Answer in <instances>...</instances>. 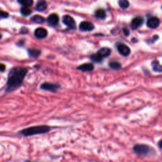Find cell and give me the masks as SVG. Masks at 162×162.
Masks as SVG:
<instances>
[{"label": "cell", "mask_w": 162, "mask_h": 162, "mask_svg": "<svg viewBox=\"0 0 162 162\" xmlns=\"http://www.w3.org/2000/svg\"><path fill=\"white\" fill-rule=\"evenodd\" d=\"M63 22L64 24L70 28L71 29H75L76 24L74 19L70 16V15H66L63 17Z\"/></svg>", "instance_id": "obj_5"}, {"label": "cell", "mask_w": 162, "mask_h": 162, "mask_svg": "<svg viewBox=\"0 0 162 162\" xmlns=\"http://www.w3.org/2000/svg\"><path fill=\"white\" fill-rule=\"evenodd\" d=\"M40 88L41 89L44 90V91H50V92H55L56 91H57L60 88V86L59 84H53V83H50V82H44L41 85Z\"/></svg>", "instance_id": "obj_4"}, {"label": "cell", "mask_w": 162, "mask_h": 162, "mask_svg": "<svg viewBox=\"0 0 162 162\" xmlns=\"http://www.w3.org/2000/svg\"><path fill=\"white\" fill-rule=\"evenodd\" d=\"M99 55L101 56L103 58L109 57L111 54V50L109 48H102L100 49L97 53Z\"/></svg>", "instance_id": "obj_13"}, {"label": "cell", "mask_w": 162, "mask_h": 162, "mask_svg": "<svg viewBox=\"0 0 162 162\" xmlns=\"http://www.w3.org/2000/svg\"><path fill=\"white\" fill-rule=\"evenodd\" d=\"M152 66L153 68V70L155 72H162V66L157 61H153L152 63Z\"/></svg>", "instance_id": "obj_19"}, {"label": "cell", "mask_w": 162, "mask_h": 162, "mask_svg": "<svg viewBox=\"0 0 162 162\" xmlns=\"http://www.w3.org/2000/svg\"><path fill=\"white\" fill-rule=\"evenodd\" d=\"M119 4L122 9H126L129 6V2L128 0H119Z\"/></svg>", "instance_id": "obj_23"}, {"label": "cell", "mask_w": 162, "mask_h": 162, "mask_svg": "<svg viewBox=\"0 0 162 162\" xmlns=\"http://www.w3.org/2000/svg\"><path fill=\"white\" fill-rule=\"evenodd\" d=\"M9 16V13H7L5 11L0 10V17L1 18H7Z\"/></svg>", "instance_id": "obj_24"}, {"label": "cell", "mask_w": 162, "mask_h": 162, "mask_svg": "<svg viewBox=\"0 0 162 162\" xmlns=\"http://www.w3.org/2000/svg\"><path fill=\"white\" fill-rule=\"evenodd\" d=\"M144 22V19L142 17L138 16L135 17L131 22V27L133 29H137L140 27Z\"/></svg>", "instance_id": "obj_8"}, {"label": "cell", "mask_w": 162, "mask_h": 162, "mask_svg": "<svg viewBox=\"0 0 162 162\" xmlns=\"http://www.w3.org/2000/svg\"><path fill=\"white\" fill-rule=\"evenodd\" d=\"M32 22L36 23V24H42L44 22V18L41 15H35L34 17L31 18Z\"/></svg>", "instance_id": "obj_16"}, {"label": "cell", "mask_w": 162, "mask_h": 162, "mask_svg": "<svg viewBox=\"0 0 162 162\" xmlns=\"http://www.w3.org/2000/svg\"><path fill=\"white\" fill-rule=\"evenodd\" d=\"M109 66L111 68L113 69V70H119V69H120V68L122 67V65L120 64V63L115 61L110 62Z\"/></svg>", "instance_id": "obj_18"}, {"label": "cell", "mask_w": 162, "mask_h": 162, "mask_svg": "<svg viewBox=\"0 0 162 162\" xmlns=\"http://www.w3.org/2000/svg\"><path fill=\"white\" fill-rule=\"evenodd\" d=\"M78 69L82 72H91L93 71L94 65L92 64H84L78 67Z\"/></svg>", "instance_id": "obj_12"}, {"label": "cell", "mask_w": 162, "mask_h": 162, "mask_svg": "<svg viewBox=\"0 0 162 162\" xmlns=\"http://www.w3.org/2000/svg\"><path fill=\"white\" fill-rule=\"evenodd\" d=\"M27 72L26 68L21 67L12 68L8 75L6 91L9 92L18 89L24 81Z\"/></svg>", "instance_id": "obj_1"}, {"label": "cell", "mask_w": 162, "mask_h": 162, "mask_svg": "<svg viewBox=\"0 0 162 162\" xmlns=\"http://www.w3.org/2000/svg\"><path fill=\"white\" fill-rule=\"evenodd\" d=\"M91 59L92 60V61H93L94 62L96 63H101L103 60V58L100 55H99L98 53L92 55L91 57Z\"/></svg>", "instance_id": "obj_21"}, {"label": "cell", "mask_w": 162, "mask_h": 162, "mask_svg": "<svg viewBox=\"0 0 162 162\" xmlns=\"http://www.w3.org/2000/svg\"><path fill=\"white\" fill-rule=\"evenodd\" d=\"M95 16L99 19H105L106 18V12L103 9H99L98 10L96 13H95Z\"/></svg>", "instance_id": "obj_17"}, {"label": "cell", "mask_w": 162, "mask_h": 162, "mask_svg": "<svg viewBox=\"0 0 162 162\" xmlns=\"http://www.w3.org/2000/svg\"><path fill=\"white\" fill-rule=\"evenodd\" d=\"M26 162H33V161H26Z\"/></svg>", "instance_id": "obj_29"}, {"label": "cell", "mask_w": 162, "mask_h": 162, "mask_svg": "<svg viewBox=\"0 0 162 162\" xmlns=\"http://www.w3.org/2000/svg\"><path fill=\"white\" fill-rule=\"evenodd\" d=\"M48 22L50 26H55L58 24L59 22V17L58 15L55 13L51 14L50 16L48 17Z\"/></svg>", "instance_id": "obj_11"}, {"label": "cell", "mask_w": 162, "mask_h": 162, "mask_svg": "<svg viewBox=\"0 0 162 162\" xmlns=\"http://www.w3.org/2000/svg\"><path fill=\"white\" fill-rule=\"evenodd\" d=\"M159 146H160V148L162 149V140L159 142Z\"/></svg>", "instance_id": "obj_27"}, {"label": "cell", "mask_w": 162, "mask_h": 162, "mask_svg": "<svg viewBox=\"0 0 162 162\" xmlns=\"http://www.w3.org/2000/svg\"><path fill=\"white\" fill-rule=\"evenodd\" d=\"M160 25V20L156 17L150 18L147 22V26L151 29H155Z\"/></svg>", "instance_id": "obj_9"}, {"label": "cell", "mask_w": 162, "mask_h": 162, "mask_svg": "<svg viewBox=\"0 0 162 162\" xmlns=\"http://www.w3.org/2000/svg\"><path fill=\"white\" fill-rule=\"evenodd\" d=\"M133 150L137 155L140 156H147L151 153L152 149L145 144H136L134 146Z\"/></svg>", "instance_id": "obj_3"}, {"label": "cell", "mask_w": 162, "mask_h": 162, "mask_svg": "<svg viewBox=\"0 0 162 162\" xmlns=\"http://www.w3.org/2000/svg\"><path fill=\"white\" fill-rule=\"evenodd\" d=\"M123 33H124V34L126 36H129V29L125 28V29H123Z\"/></svg>", "instance_id": "obj_26"}, {"label": "cell", "mask_w": 162, "mask_h": 162, "mask_svg": "<svg viewBox=\"0 0 162 162\" xmlns=\"http://www.w3.org/2000/svg\"><path fill=\"white\" fill-rule=\"evenodd\" d=\"M29 55L31 58H37L41 55V51L37 49H29L28 50Z\"/></svg>", "instance_id": "obj_15"}, {"label": "cell", "mask_w": 162, "mask_h": 162, "mask_svg": "<svg viewBox=\"0 0 162 162\" xmlns=\"http://www.w3.org/2000/svg\"><path fill=\"white\" fill-rule=\"evenodd\" d=\"M117 50L120 55L127 57L129 56L130 53V49L128 46L124 44H120L117 46Z\"/></svg>", "instance_id": "obj_6"}, {"label": "cell", "mask_w": 162, "mask_h": 162, "mask_svg": "<svg viewBox=\"0 0 162 162\" xmlns=\"http://www.w3.org/2000/svg\"><path fill=\"white\" fill-rule=\"evenodd\" d=\"M50 127L48 126H36L23 129L20 131V134L25 137H29L38 134H46L50 132Z\"/></svg>", "instance_id": "obj_2"}, {"label": "cell", "mask_w": 162, "mask_h": 162, "mask_svg": "<svg viewBox=\"0 0 162 162\" xmlns=\"http://www.w3.org/2000/svg\"><path fill=\"white\" fill-rule=\"evenodd\" d=\"M17 1L23 6L29 7L33 4V0H17Z\"/></svg>", "instance_id": "obj_20"}, {"label": "cell", "mask_w": 162, "mask_h": 162, "mask_svg": "<svg viewBox=\"0 0 162 162\" xmlns=\"http://www.w3.org/2000/svg\"><path fill=\"white\" fill-rule=\"evenodd\" d=\"M46 9H47V3H46L44 0H40V1L37 2L36 6V10L43 12Z\"/></svg>", "instance_id": "obj_14"}, {"label": "cell", "mask_w": 162, "mask_h": 162, "mask_svg": "<svg viewBox=\"0 0 162 162\" xmlns=\"http://www.w3.org/2000/svg\"><path fill=\"white\" fill-rule=\"evenodd\" d=\"M20 13L22 15H24V16H28V15H29L30 13H32V12L28 7L23 6L22 8H21V9H20Z\"/></svg>", "instance_id": "obj_22"}, {"label": "cell", "mask_w": 162, "mask_h": 162, "mask_svg": "<svg viewBox=\"0 0 162 162\" xmlns=\"http://www.w3.org/2000/svg\"><path fill=\"white\" fill-rule=\"evenodd\" d=\"M94 28V25L88 21L82 22L79 26V29L82 31H91Z\"/></svg>", "instance_id": "obj_7"}, {"label": "cell", "mask_w": 162, "mask_h": 162, "mask_svg": "<svg viewBox=\"0 0 162 162\" xmlns=\"http://www.w3.org/2000/svg\"><path fill=\"white\" fill-rule=\"evenodd\" d=\"M34 34L35 36L38 38V39H43V38L47 36L48 32L46 29L42 27H40L36 29Z\"/></svg>", "instance_id": "obj_10"}, {"label": "cell", "mask_w": 162, "mask_h": 162, "mask_svg": "<svg viewBox=\"0 0 162 162\" xmlns=\"http://www.w3.org/2000/svg\"><path fill=\"white\" fill-rule=\"evenodd\" d=\"M1 39H2V34H0V40H1Z\"/></svg>", "instance_id": "obj_28"}, {"label": "cell", "mask_w": 162, "mask_h": 162, "mask_svg": "<svg viewBox=\"0 0 162 162\" xmlns=\"http://www.w3.org/2000/svg\"><path fill=\"white\" fill-rule=\"evenodd\" d=\"M6 69V67L4 64H0V72H4Z\"/></svg>", "instance_id": "obj_25"}]
</instances>
